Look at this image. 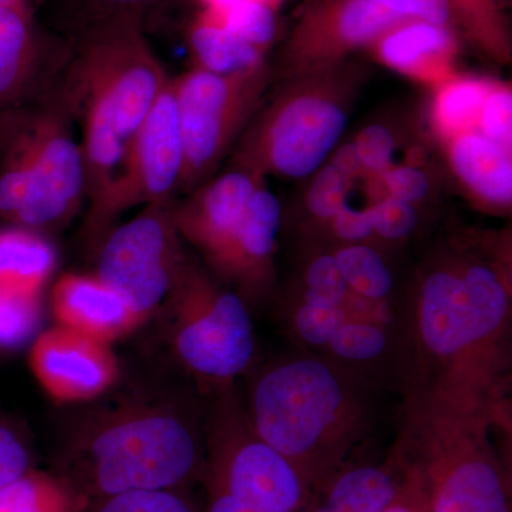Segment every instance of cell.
<instances>
[{
	"mask_svg": "<svg viewBox=\"0 0 512 512\" xmlns=\"http://www.w3.org/2000/svg\"><path fill=\"white\" fill-rule=\"evenodd\" d=\"M170 79L144 35L140 13L110 12L87 30L59 82L82 126L87 200L119 170Z\"/></svg>",
	"mask_w": 512,
	"mask_h": 512,
	"instance_id": "1",
	"label": "cell"
},
{
	"mask_svg": "<svg viewBox=\"0 0 512 512\" xmlns=\"http://www.w3.org/2000/svg\"><path fill=\"white\" fill-rule=\"evenodd\" d=\"M485 410L484 397L444 389L413 407L393 466L427 511L512 512L510 467Z\"/></svg>",
	"mask_w": 512,
	"mask_h": 512,
	"instance_id": "2",
	"label": "cell"
},
{
	"mask_svg": "<svg viewBox=\"0 0 512 512\" xmlns=\"http://www.w3.org/2000/svg\"><path fill=\"white\" fill-rule=\"evenodd\" d=\"M200 437L160 403H131L96 417L72 437L52 471L87 504L141 490L204 480Z\"/></svg>",
	"mask_w": 512,
	"mask_h": 512,
	"instance_id": "3",
	"label": "cell"
},
{
	"mask_svg": "<svg viewBox=\"0 0 512 512\" xmlns=\"http://www.w3.org/2000/svg\"><path fill=\"white\" fill-rule=\"evenodd\" d=\"M74 121L59 82L0 114V222L43 232L76 217L87 183Z\"/></svg>",
	"mask_w": 512,
	"mask_h": 512,
	"instance_id": "4",
	"label": "cell"
},
{
	"mask_svg": "<svg viewBox=\"0 0 512 512\" xmlns=\"http://www.w3.org/2000/svg\"><path fill=\"white\" fill-rule=\"evenodd\" d=\"M353 416L348 387L322 360L281 363L252 390L254 433L295 464L313 491L342 466Z\"/></svg>",
	"mask_w": 512,
	"mask_h": 512,
	"instance_id": "5",
	"label": "cell"
},
{
	"mask_svg": "<svg viewBox=\"0 0 512 512\" xmlns=\"http://www.w3.org/2000/svg\"><path fill=\"white\" fill-rule=\"evenodd\" d=\"M343 63L295 77L284 92L255 113L239 141L235 164L265 177L306 178L323 167L346 127L357 74Z\"/></svg>",
	"mask_w": 512,
	"mask_h": 512,
	"instance_id": "6",
	"label": "cell"
},
{
	"mask_svg": "<svg viewBox=\"0 0 512 512\" xmlns=\"http://www.w3.org/2000/svg\"><path fill=\"white\" fill-rule=\"evenodd\" d=\"M510 309L507 278L488 262L444 265L424 278L416 335L424 355L450 370L440 386L470 393L467 372L503 338Z\"/></svg>",
	"mask_w": 512,
	"mask_h": 512,
	"instance_id": "7",
	"label": "cell"
},
{
	"mask_svg": "<svg viewBox=\"0 0 512 512\" xmlns=\"http://www.w3.org/2000/svg\"><path fill=\"white\" fill-rule=\"evenodd\" d=\"M269 80L271 69L266 62L235 74L192 67L171 77L184 153L178 192L190 194L210 180L254 119Z\"/></svg>",
	"mask_w": 512,
	"mask_h": 512,
	"instance_id": "8",
	"label": "cell"
},
{
	"mask_svg": "<svg viewBox=\"0 0 512 512\" xmlns=\"http://www.w3.org/2000/svg\"><path fill=\"white\" fill-rule=\"evenodd\" d=\"M163 306L178 359L195 375L228 380L252 362L254 326L244 299L212 284L187 256Z\"/></svg>",
	"mask_w": 512,
	"mask_h": 512,
	"instance_id": "9",
	"label": "cell"
},
{
	"mask_svg": "<svg viewBox=\"0 0 512 512\" xmlns=\"http://www.w3.org/2000/svg\"><path fill=\"white\" fill-rule=\"evenodd\" d=\"M183 167V141L170 79L128 143L119 170L89 201L84 222L87 237L101 244L124 212L138 205L173 201Z\"/></svg>",
	"mask_w": 512,
	"mask_h": 512,
	"instance_id": "10",
	"label": "cell"
},
{
	"mask_svg": "<svg viewBox=\"0 0 512 512\" xmlns=\"http://www.w3.org/2000/svg\"><path fill=\"white\" fill-rule=\"evenodd\" d=\"M184 259L173 201L158 202L104 237L96 275L146 322L167 301Z\"/></svg>",
	"mask_w": 512,
	"mask_h": 512,
	"instance_id": "11",
	"label": "cell"
},
{
	"mask_svg": "<svg viewBox=\"0 0 512 512\" xmlns=\"http://www.w3.org/2000/svg\"><path fill=\"white\" fill-rule=\"evenodd\" d=\"M402 20L366 0H306L282 49V69L295 79L338 67Z\"/></svg>",
	"mask_w": 512,
	"mask_h": 512,
	"instance_id": "12",
	"label": "cell"
},
{
	"mask_svg": "<svg viewBox=\"0 0 512 512\" xmlns=\"http://www.w3.org/2000/svg\"><path fill=\"white\" fill-rule=\"evenodd\" d=\"M204 481L264 512H306L313 495L295 464L255 433L218 440Z\"/></svg>",
	"mask_w": 512,
	"mask_h": 512,
	"instance_id": "13",
	"label": "cell"
},
{
	"mask_svg": "<svg viewBox=\"0 0 512 512\" xmlns=\"http://www.w3.org/2000/svg\"><path fill=\"white\" fill-rule=\"evenodd\" d=\"M37 383L57 403H82L109 392L120 369L109 343L57 326L39 333L29 353Z\"/></svg>",
	"mask_w": 512,
	"mask_h": 512,
	"instance_id": "14",
	"label": "cell"
},
{
	"mask_svg": "<svg viewBox=\"0 0 512 512\" xmlns=\"http://www.w3.org/2000/svg\"><path fill=\"white\" fill-rule=\"evenodd\" d=\"M264 177L235 167L195 188L180 204H173V220L180 237L194 245L215 269H220L234 244L252 195Z\"/></svg>",
	"mask_w": 512,
	"mask_h": 512,
	"instance_id": "15",
	"label": "cell"
},
{
	"mask_svg": "<svg viewBox=\"0 0 512 512\" xmlns=\"http://www.w3.org/2000/svg\"><path fill=\"white\" fill-rule=\"evenodd\" d=\"M30 3L0 5V114L55 86V72Z\"/></svg>",
	"mask_w": 512,
	"mask_h": 512,
	"instance_id": "16",
	"label": "cell"
},
{
	"mask_svg": "<svg viewBox=\"0 0 512 512\" xmlns=\"http://www.w3.org/2000/svg\"><path fill=\"white\" fill-rule=\"evenodd\" d=\"M52 306L60 326L109 345L144 322L96 274L67 272L60 276L53 286Z\"/></svg>",
	"mask_w": 512,
	"mask_h": 512,
	"instance_id": "17",
	"label": "cell"
},
{
	"mask_svg": "<svg viewBox=\"0 0 512 512\" xmlns=\"http://www.w3.org/2000/svg\"><path fill=\"white\" fill-rule=\"evenodd\" d=\"M369 49L394 72L439 86L456 74L460 42L450 26L406 19L377 37Z\"/></svg>",
	"mask_w": 512,
	"mask_h": 512,
	"instance_id": "18",
	"label": "cell"
},
{
	"mask_svg": "<svg viewBox=\"0 0 512 512\" xmlns=\"http://www.w3.org/2000/svg\"><path fill=\"white\" fill-rule=\"evenodd\" d=\"M446 144L451 170L477 201L495 210L511 207V151L477 130L451 138Z\"/></svg>",
	"mask_w": 512,
	"mask_h": 512,
	"instance_id": "19",
	"label": "cell"
},
{
	"mask_svg": "<svg viewBox=\"0 0 512 512\" xmlns=\"http://www.w3.org/2000/svg\"><path fill=\"white\" fill-rule=\"evenodd\" d=\"M281 224V202L262 184L252 195L234 244L218 271L254 288L268 274Z\"/></svg>",
	"mask_w": 512,
	"mask_h": 512,
	"instance_id": "20",
	"label": "cell"
},
{
	"mask_svg": "<svg viewBox=\"0 0 512 512\" xmlns=\"http://www.w3.org/2000/svg\"><path fill=\"white\" fill-rule=\"evenodd\" d=\"M399 488L392 466H340L313 491L306 512H383Z\"/></svg>",
	"mask_w": 512,
	"mask_h": 512,
	"instance_id": "21",
	"label": "cell"
},
{
	"mask_svg": "<svg viewBox=\"0 0 512 512\" xmlns=\"http://www.w3.org/2000/svg\"><path fill=\"white\" fill-rule=\"evenodd\" d=\"M56 264V249L43 232L18 225L0 228V288L42 295Z\"/></svg>",
	"mask_w": 512,
	"mask_h": 512,
	"instance_id": "22",
	"label": "cell"
},
{
	"mask_svg": "<svg viewBox=\"0 0 512 512\" xmlns=\"http://www.w3.org/2000/svg\"><path fill=\"white\" fill-rule=\"evenodd\" d=\"M185 40L194 69L204 72L235 74L266 62V53L234 35L212 9H198L185 30Z\"/></svg>",
	"mask_w": 512,
	"mask_h": 512,
	"instance_id": "23",
	"label": "cell"
},
{
	"mask_svg": "<svg viewBox=\"0 0 512 512\" xmlns=\"http://www.w3.org/2000/svg\"><path fill=\"white\" fill-rule=\"evenodd\" d=\"M494 83L493 80L458 76L457 73L440 83L431 106V123L437 136L448 141L476 131L484 101Z\"/></svg>",
	"mask_w": 512,
	"mask_h": 512,
	"instance_id": "24",
	"label": "cell"
},
{
	"mask_svg": "<svg viewBox=\"0 0 512 512\" xmlns=\"http://www.w3.org/2000/svg\"><path fill=\"white\" fill-rule=\"evenodd\" d=\"M87 507L52 471L30 468L0 488V512H84Z\"/></svg>",
	"mask_w": 512,
	"mask_h": 512,
	"instance_id": "25",
	"label": "cell"
},
{
	"mask_svg": "<svg viewBox=\"0 0 512 512\" xmlns=\"http://www.w3.org/2000/svg\"><path fill=\"white\" fill-rule=\"evenodd\" d=\"M335 255L350 291L367 301L382 303L393 289V276L382 256L365 244H349Z\"/></svg>",
	"mask_w": 512,
	"mask_h": 512,
	"instance_id": "26",
	"label": "cell"
},
{
	"mask_svg": "<svg viewBox=\"0 0 512 512\" xmlns=\"http://www.w3.org/2000/svg\"><path fill=\"white\" fill-rule=\"evenodd\" d=\"M457 25L495 57L510 55L507 22L501 12V0H450Z\"/></svg>",
	"mask_w": 512,
	"mask_h": 512,
	"instance_id": "27",
	"label": "cell"
},
{
	"mask_svg": "<svg viewBox=\"0 0 512 512\" xmlns=\"http://www.w3.org/2000/svg\"><path fill=\"white\" fill-rule=\"evenodd\" d=\"M42 318L40 295L0 288V353L12 352L35 340Z\"/></svg>",
	"mask_w": 512,
	"mask_h": 512,
	"instance_id": "28",
	"label": "cell"
},
{
	"mask_svg": "<svg viewBox=\"0 0 512 512\" xmlns=\"http://www.w3.org/2000/svg\"><path fill=\"white\" fill-rule=\"evenodd\" d=\"M212 10L234 35L261 52L268 53L278 37L279 8L271 3L249 0L228 8Z\"/></svg>",
	"mask_w": 512,
	"mask_h": 512,
	"instance_id": "29",
	"label": "cell"
},
{
	"mask_svg": "<svg viewBox=\"0 0 512 512\" xmlns=\"http://www.w3.org/2000/svg\"><path fill=\"white\" fill-rule=\"evenodd\" d=\"M84 512H205L185 488L130 491L90 504Z\"/></svg>",
	"mask_w": 512,
	"mask_h": 512,
	"instance_id": "30",
	"label": "cell"
},
{
	"mask_svg": "<svg viewBox=\"0 0 512 512\" xmlns=\"http://www.w3.org/2000/svg\"><path fill=\"white\" fill-rule=\"evenodd\" d=\"M357 322L372 323L367 322L355 311L352 305V296H350L348 302L340 308L302 303L298 311L295 312L293 328L299 338L308 345L316 346V348H328L330 340L342 326Z\"/></svg>",
	"mask_w": 512,
	"mask_h": 512,
	"instance_id": "31",
	"label": "cell"
},
{
	"mask_svg": "<svg viewBox=\"0 0 512 512\" xmlns=\"http://www.w3.org/2000/svg\"><path fill=\"white\" fill-rule=\"evenodd\" d=\"M389 336L386 328L375 323H348L330 340L328 349L339 359L367 363L386 352Z\"/></svg>",
	"mask_w": 512,
	"mask_h": 512,
	"instance_id": "32",
	"label": "cell"
},
{
	"mask_svg": "<svg viewBox=\"0 0 512 512\" xmlns=\"http://www.w3.org/2000/svg\"><path fill=\"white\" fill-rule=\"evenodd\" d=\"M305 282L303 303L308 305L340 308L352 295L335 255H320L313 259L306 271Z\"/></svg>",
	"mask_w": 512,
	"mask_h": 512,
	"instance_id": "33",
	"label": "cell"
},
{
	"mask_svg": "<svg viewBox=\"0 0 512 512\" xmlns=\"http://www.w3.org/2000/svg\"><path fill=\"white\" fill-rule=\"evenodd\" d=\"M350 181L332 164L320 167L309 185L306 204L313 217L332 221V218L348 204Z\"/></svg>",
	"mask_w": 512,
	"mask_h": 512,
	"instance_id": "34",
	"label": "cell"
},
{
	"mask_svg": "<svg viewBox=\"0 0 512 512\" xmlns=\"http://www.w3.org/2000/svg\"><path fill=\"white\" fill-rule=\"evenodd\" d=\"M477 131L505 150H512V92L503 83H494L481 110Z\"/></svg>",
	"mask_w": 512,
	"mask_h": 512,
	"instance_id": "35",
	"label": "cell"
},
{
	"mask_svg": "<svg viewBox=\"0 0 512 512\" xmlns=\"http://www.w3.org/2000/svg\"><path fill=\"white\" fill-rule=\"evenodd\" d=\"M373 234L390 241L404 239L413 234L419 222L416 207L409 202L387 197L369 207Z\"/></svg>",
	"mask_w": 512,
	"mask_h": 512,
	"instance_id": "36",
	"label": "cell"
},
{
	"mask_svg": "<svg viewBox=\"0 0 512 512\" xmlns=\"http://www.w3.org/2000/svg\"><path fill=\"white\" fill-rule=\"evenodd\" d=\"M363 170L382 175L393 165L396 140L392 131L382 124H370L360 131L355 141Z\"/></svg>",
	"mask_w": 512,
	"mask_h": 512,
	"instance_id": "37",
	"label": "cell"
},
{
	"mask_svg": "<svg viewBox=\"0 0 512 512\" xmlns=\"http://www.w3.org/2000/svg\"><path fill=\"white\" fill-rule=\"evenodd\" d=\"M403 19L424 20L456 28L457 20L450 0H366Z\"/></svg>",
	"mask_w": 512,
	"mask_h": 512,
	"instance_id": "38",
	"label": "cell"
},
{
	"mask_svg": "<svg viewBox=\"0 0 512 512\" xmlns=\"http://www.w3.org/2000/svg\"><path fill=\"white\" fill-rule=\"evenodd\" d=\"M380 178L387 195L413 205L423 201L431 188L429 175L416 165H392Z\"/></svg>",
	"mask_w": 512,
	"mask_h": 512,
	"instance_id": "39",
	"label": "cell"
},
{
	"mask_svg": "<svg viewBox=\"0 0 512 512\" xmlns=\"http://www.w3.org/2000/svg\"><path fill=\"white\" fill-rule=\"evenodd\" d=\"M33 468L32 454L18 431L0 423V488Z\"/></svg>",
	"mask_w": 512,
	"mask_h": 512,
	"instance_id": "40",
	"label": "cell"
},
{
	"mask_svg": "<svg viewBox=\"0 0 512 512\" xmlns=\"http://www.w3.org/2000/svg\"><path fill=\"white\" fill-rule=\"evenodd\" d=\"M330 222L335 234L349 244H362L375 235L369 208H355L346 204Z\"/></svg>",
	"mask_w": 512,
	"mask_h": 512,
	"instance_id": "41",
	"label": "cell"
},
{
	"mask_svg": "<svg viewBox=\"0 0 512 512\" xmlns=\"http://www.w3.org/2000/svg\"><path fill=\"white\" fill-rule=\"evenodd\" d=\"M399 474V473H397ZM383 512H429L420 494L409 481L399 476V488Z\"/></svg>",
	"mask_w": 512,
	"mask_h": 512,
	"instance_id": "42",
	"label": "cell"
},
{
	"mask_svg": "<svg viewBox=\"0 0 512 512\" xmlns=\"http://www.w3.org/2000/svg\"><path fill=\"white\" fill-rule=\"evenodd\" d=\"M208 500L205 505V512H264L256 510L251 505L242 503L217 488L207 487Z\"/></svg>",
	"mask_w": 512,
	"mask_h": 512,
	"instance_id": "43",
	"label": "cell"
},
{
	"mask_svg": "<svg viewBox=\"0 0 512 512\" xmlns=\"http://www.w3.org/2000/svg\"><path fill=\"white\" fill-rule=\"evenodd\" d=\"M330 164L338 168L340 173L345 174L349 180H353L363 170L355 143H349L346 146L340 147Z\"/></svg>",
	"mask_w": 512,
	"mask_h": 512,
	"instance_id": "44",
	"label": "cell"
},
{
	"mask_svg": "<svg viewBox=\"0 0 512 512\" xmlns=\"http://www.w3.org/2000/svg\"><path fill=\"white\" fill-rule=\"evenodd\" d=\"M111 8V12H137L157 0H99Z\"/></svg>",
	"mask_w": 512,
	"mask_h": 512,
	"instance_id": "45",
	"label": "cell"
},
{
	"mask_svg": "<svg viewBox=\"0 0 512 512\" xmlns=\"http://www.w3.org/2000/svg\"><path fill=\"white\" fill-rule=\"evenodd\" d=\"M195 2H197L198 8L200 9H222L228 8V6L237 5V3L249 2V0H195ZM258 2L271 3V5L276 6V8H281V5L285 0H258Z\"/></svg>",
	"mask_w": 512,
	"mask_h": 512,
	"instance_id": "46",
	"label": "cell"
},
{
	"mask_svg": "<svg viewBox=\"0 0 512 512\" xmlns=\"http://www.w3.org/2000/svg\"><path fill=\"white\" fill-rule=\"evenodd\" d=\"M8 3H30V0H0V5H8Z\"/></svg>",
	"mask_w": 512,
	"mask_h": 512,
	"instance_id": "47",
	"label": "cell"
}]
</instances>
